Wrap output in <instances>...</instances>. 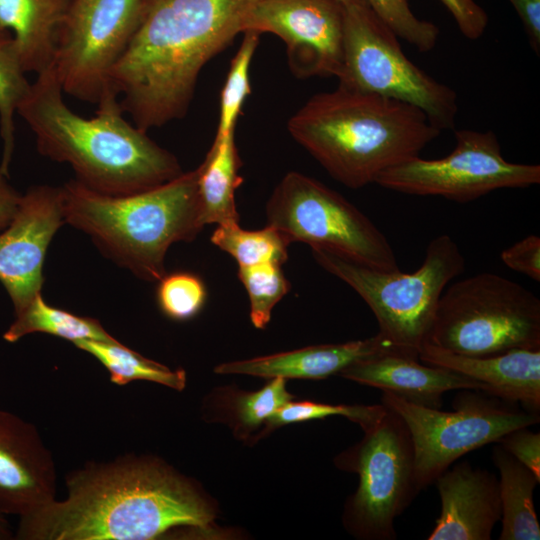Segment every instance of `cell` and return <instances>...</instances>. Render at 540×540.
Returning <instances> with one entry per match:
<instances>
[{"instance_id": "1", "label": "cell", "mask_w": 540, "mask_h": 540, "mask_svg": "<svg viewBox=\"0 0 540 540\" xmlns=\"http://www.w3.org/2000/svg\"><path fill=\"white\" fill-rule=\"evenodd\" d=\"M67 496L19 517L17 540H151L207 531L214 515L183 476L157 459L125 455L66 477Z\"/></svg>"}, {"instance_id": "2", "label": "cell", "mask_w": 540, "mask_h": 540, "mask_svg": "<svg viewBox=\"0 0 540 540\" xmlns=\"http://www.w3.org/2000/svg\"><path fill=\"white\" fill-rule=\"evenodd\" d=\"M261 0H142L110 83L147 133L185 116L203 66L227 47Z\"/></svg>"}, {"instance_id": "3", "label": "cell", "mask_w": 540, "mask_h": 540, "mask_svg": "<svg viewBox=\"0 0 540 540\" xmlns=\"http://www.w3.org/2000/svg\"><path fill=\"white\" fill-rule=\"evenodd\" d=\"M55 69L37 74L16 114L31 129L38 152L68 163L76 180L108 195H126L167 183L183 173L177 158L129 123L114 88L106 87L95 115L73 112Z\"/></svg>"}, {"instance_id": "4", "label": "cell", "mask_w": 540, "mask_h": 540, "mask_svg": "<svg viewBox=\"0 0 540 540\" xmlns=\"http://www.w3.org/2000/svg\"><path fill=\"white\" fill-rule=\"evenodd\" d=\"M293 139L341 184L359 189L419 156L441 130L410 104L339 85L312 96L288 121Z\"/></svg>"}, {"instance_id": "5", "label": "cell", "mask_w": 540, "mask_h": 540, "mask_svg": "<svg viewBox=\"0 0 540 540\" xmlns=\"http://www.w3.org/2000/svg\"><path fill=\"white\" fill-rule=\"evenodd\" d=\"M65 223L87 234L109 259L139 279L159 281L169 247L192 241L204 227L197 170L126 195L96 192L76 179L62 187Z\"/></svg>"}, {"instance_id": "6", "label": "cell", "mask_w": 540, "mask_h": 540, "mask_svg": "<svg viewBox=\"0 0 540 540\" xmlns=\"http://www.w3.org/2000/svg\"><path fill=\"white\" fill-rule=\"evenodd\" d=\"M315 261L348 284L375 315L379 334L398 352L419 358L448 283L463 273L465 259L448 234L430 241L413 273L385 271L339 252L311 247Z\"/></svg>"}, {"instance_id": "7", "label": "cell", "mask_w": 540, "mask_h": 540, "mask_svg": "<svg viewBox=\"0 0 540 540\" xmlns=\"http://www.w3.org/2000/svg\"><path fill=\"white\" fill-rule=\"evenodd\" d=\"M426 343L470 357L540 349V300L495 273L467 277L443 291Z\"/></svg>"}, {"instance_id": "8", "label": "cell", "mask_w": 540, "mask_h": 540, "mask_svg": "<svg viewBox=\"0 0 540 540\" xmlns=\"http://www.w3.org/2000/svg\"><path fill=\"white\" fill-rule=\"evenodd\" d=\"M397 38L367 4L344 6L339 85L410 104L439 130L454 129L456 92L412 63Z\"/></svg>"}, {"instance_id": "9", "label": "cell", "mask_w": 540, "mask_h": 540, "mask_svg": "<svg viewBox=\"0 0 540 540\" xmlns=\"http://www.w3.org/2000/svg\"><path fill=\"white\" fill-rule=\"evenodd\" d=\"M476 392L463 390L455 398V409L443 411L383 391L381 404L396 412L409 430L419 492L468 452L497 443L508 432L540 421L538 412Z\"/></svg>"}, {"instance_id": "10", "label": "cell", "mask_w": 540, "mask_h": 540, "mask_svg": "<svg viewBox=\"0 0 540 540\" xmlns=\"http://www.w3.org/2000/svg\"><path fill=\"white\" fill-rule=\"evenodd\" d=\"M267 225L292 243L330 249L371 267L398 271L386 236L357 207L320 181L287 173L266 204Z\"/></svg>"}, {"instance_id": "11", "label": "cell", "mask_w": 540, "mask_h": 540, "mask_svg": "<svg viewBox=\"0 0 540 540\" xmlns=\"http://www.w3.org/2000/svg\"><path fill=\"white\" fill-rule=\"evenodd\" d=\"M336 464L359 476L346 505L347 527L362 539H396L394 521L419 493L413 443L402 418L386 407L380 421L339 455Z\"/></svg>"}, {"instance_id": "12", "label": "cell", "mask_w": 540, "mask_h": 540, "mask_svg": "<svg viewBox=\"0 0 540 540\" xmlns=\"http://www.w3.org/2000/svg\"><path fill=\"white\" fill-rule=\"evenodd\" d=\"M455 147L441 158L420 156L390 167L376 178L383 188L420 196H442L460 203L502 188L540 183V166L508 162L492 131H454Z\"/></svg>"}, {"instance_id": "13", "label": "cell", "mask_w": 540, "mask_h": 540, "mask_svg": "<svg viewBox=\"0 0 540 540\" xmlns=\"http://www.w3.org/2000/svg\"><path fill=\"white\" fill-rule=\"evenodd\" d=\"M142 0H70L53 60L64 93L97 104L135 31Z\"/></svg>"}, {"instance_id": "14", "label": "cell", "mask_w": 540, "mask_h": 540, "mask_svg": "<svg viewBox=\"0 0 540 540\" xmlns=\"http://www.w3.org/2000/svg\"><path fill=\"white\" fill-rule=\"evenodd\" d=\"M343 23L344 6L337 0H261L246 17L243 33H272L282 39L296 77H338Z\"/></svg>"}, {"instance_id": "15", "label": "cell", "mask_w": 540, "mask_h": 540, "mask_svg": "<svg viewBox=\"0 0 540 540\" xmlns=\"http://www.w3.org/2000/svg\"><path fill=\"white\" fill-rule=\"evenodd\" d=\"M64 223L61 187L37 185L21 195L13 220L0 232V282L15 314L41 293L47 249Z\"/></svg>"}, {"instance_id": "16", "label": "cell", "mask_w": 540, "mask_h": 540, "mask_svg": "<svg viewBox=\"0 0 540 540\" xmlns=\"http://www.w3.org/2000/svg\"><path fill=\"white\" fill-rule=\"evenodd\" d=\"M56 468L37 427L0 410V513L21 517L56 499Z\"/></svg>"}, {"instance_id": "17", "label": "cell", "mask_w": 540, "mask_h": 540, "mask_svg": "<svg viewBox=\"0 0 540 540\" xmlns=\"http://www.w3.org/2000/svg\"><path fill=\"white\" fill-rule=\"evenodd\" d=\"M440 515L428 540H490L501 518L498 479L463 461L435 480Z\"/></svg>"}, {"instance_id": "18", "label": "cell", "mask_w": 540, "mask_h": 540, "mask_svg": "<svg viewBox=\"0 0 540 540\" xmlns=\"http://www.w3.org/2000/svg\"><path fill=\"white\" fill-rule=\"evenodd\" d=\"M339 375L433 408H441L442 396L451 390L485 392V387L474 379L397 351H384L359 360Z\"/></svg>"}, {"instance_id": "19", "label": "cell", "mask_w": 540, "mask_h": 540, "mask_svg": "<svg viewBox=\"0 0 540 540\" xmlns=\"http://www.w3.org/2000/svg\"><path fill=\"white\" fill-rule=\"evenodd\" d=\"M419 360L474 379L485 387V393L539 413L540 349H514L492 356L470 357L425 343Z\"/></svg>"}, {"instance_id": "20", "label": "cell", "mask_w": 540, "mask_h": 540, "mask_svg": "<svg viewBox=\"0 0 540 540\" xmlns=\"http://www.w3.org/2000/svg\"><path fill=\"white\" fill-rule=\"evenodd\" d=\"M384 351L397 350L378 333L364 340L314 345L247 360L226 362L216 366L214 372L263 378L319 380L334 374L339 375L351 364Z\"/></svg>"}, {"instance_id": "21", "label": "cell", "mask_w": 540, "mask_h": 540, "mask_svg": "<svg viewBox=\"0 0 540 540\" xmlns=\"http://www.w3.org/2000/svg\"><path fill=\"white\" fill-rule=\"evenodd\" d=\"M70 0H0V28L11 33L25 73L53 64L60 26Z\"/></svg>"}, {"instance_id": "22", "label": "cell", "mask_w": 540, "mask_h": 540, "mask_svg": "<svg viewBox=\"0 0 540 540\" xmlns=\"http://www.w3.org/2000/svg\"><path fill=\"white\" fill-rule=\"evenodd\" d=\"M234 133L215 137L197 170V195L201 220L206 224L239 223L235 191L242 183Z\"/></svg>"}, {"instance_id": "23", "label": "cell", "mask_w": 540, "mask_h": 540, "mask_svg": "<svg viewBox=\"0 0 540 540\" xmlns=\"http://www.w3.org/2000/svg\"><path fill=\"white\" fill-rule=\"evenodd\" d=\"M499 471L501 503L500 540H539L540 525L534 507L535 475L499 444L492 451Z\"/></svg>"}, {"instance_id": "24", "label": "cell", "mask_w": 540, "mask_h": 540, "mask_svg": "<svg viewBox=\"0 0 540 540\" xmlns=\"http://www.w3.org/2000/svg\"><path fill=\"white\" fill-rule=\"evenodd\" d=\"M16 315L15 320L3 333V339L15 343L32 333H45L71 341L81 340L115 341L94 318L73 314L49 305L38 293L33 300Z\"/></svg>"}, {"instance_id": "25", "label": "cell", "mask_w": 540, "mask_h": 540, "mask_svg": "<svg viewBox=\"0 0 540 540\" xmlns=\"http://www.w3.org/2000/svg\"><path fill=\"white\" fill-rule=\"evenodd\" d=\"M74 345L95 357L109 372L110 381L126 385L135 380H146L167 386L177 391L184 389L186 373L183 369L169 367L148 359L126 347L118 340H81Z\"/></svg>"}, {"instance_id": "26", "label": "cell", "mask_w": 540, "mask_h": 540, "mask_svg": "<svg viewBox=\"0 0 540 540\" xmlns=\"http://www.w3.org/2000/svg\"><path fill=\"white\" fill-rule=\"evenodd\" d=\"M211 242L230 254L241 266L262 263L282 265L288 259L291 242L277 229L266 225L260 230H245L239 223L218 225L211 235Z\"/></svg>"}, {"instance_id": "27", "label": "cell", "mask_w": 540, "mask_h": 540, "mask_svg": "<svg viewBox=\"0 0 540 540\" xmlns=\"http://www.w3.org/2000/svg\"><path fill=\"white\" fill-rule=\"evenodd\" d=\"M19 62L9 31L0 28V136L3 143L0 172L8 176L15 142L14 118L30 83Z\"/></svg>"}, {"instance_id": "28", "label": "cell", "mask_w": 540, "mask_h": 540, "mask_svg": "<svg viewBox=\"0 0 540 540\" xmlns=\"http://www.w3.org/2000/svg\"><path fill=\"white\" fill-rule=\"evenodd\" d=\"M241 45L233 57L220 97L217 138L235 132L237 118L242 105L250 94L249 70L259 43L260 34L253 31L243 33Z\"/></svg>"}, {"instance_id": "29", "label": "cell", "mask_w": 540, "mask_h": 540, "mask_svg": "<svg viewBox=\"0 0 540 540\" xmlns=\"http://www.w3.org/2000/svg\"><path fill=\"white\" fill-rule=\"evenodd\" d=\"M238 277L250 300V319L254 327L263 329L271 319L274 306L288 293L291 285L281 265L262 263L238 267Z\"/></svg>"}, {"instance_id": "30", "label": "cell", "mask_w": 540, "mask_h": 540, "mask_svg": "<svg viewBox=\"0 0 540 540\" xmlns=\"http://www.w3.org/2000/svg\"><path fill=\"white\" fill-rule=\"evenodd\" d=\"M386 412L383 404L346 405L326 404L313 401H289L266 422L268 428L329 416H342L358 424L366 431L377 424Z\"/></svg>"}, {"instance_id": "31", "label": "cell", "mask_w": 540, "mask_h": 540, "mask_svg": "<svg viewBox=\"0 0 540 540\" xmlns=\"http://www.w3.org/2000/svg\"><path fill=\"white\" fill-rule=\"evenodd\" d=\"M377 17L398 37L420 52L432 50L437 42L439 28L417 18L407 0H366Z\"/></svg>"}, {"instance_id": "32", "label": "cell", "mask_w": 540, "mask_h": 540, "mask_svg": "<svg viewBox=\"0 0 540 540\" xmlns=\"http://www.w3.org/2000/svg\"><path fill=\"white\" fill-rule=\"evenodd\" d=\"M158 282V306L167 317L177 321L188 320L203 307L207 292L198 276L179 271L165 274Z\"/></svg>"}, {"instance_id": "33", "label": "cell", "mask_w": 540, "mask_h": 540, "mask_svg": "<svg viewBox=\"0 0 540 540\" xmlns=\"http://www.w3.org/2000/svg\"><path fill=\"white\" fill-rule=\"evenodd\" d=\"M292 399L293 395L286 389V379L271 378L264 388L243 394L237 399V417L245 427H258L266 424L276 411Z\"/></svg>"}, {"instance_id": "34", "label": "cell", "mask_w": 540, "mask_h": 540, "mask_svg": "<svg viewBox=\"0 0 540 540\" xmlns=\"http://www.w3.org/2000/svg\"><path fill=\"white\" fill-rule=\"evenodd\" d=\"M499 444L506 452L527 467L540 481V433L529 427L514 429L503 437Z\"/></svg>"}, {"instance_id": "35", "label": "cell", "mask_w": 540, "mask_h": 540, "mask_svg": "<svg viewBox=\"0 0 540 540\" xmlns=\"http://www.w3.org/2000/svg\"><path fill=\"white\" fill-rule=\"evenodd\" d=\"M503 263L514 271L540 281V237L529 235L501 253Z\"/></svg>"}, {"instance_id": "36", "label": "cell", "mask_w": 540, "mask_h": 540, "mask_svg": "<svg viewBox=\"0 0 540 540\" xmlns=\"http://www.w3.org/2000/svg\"><path fill=\"white\" fill-rule=\"evenodd\" d=\"M452 14L461 33L470 40L478 39L488 24V15L474 0H440Z\"/></svg>"}, {"instance_id": "37", "label": "cell", "mask_w": 540, "mask_h": 540, "mask_svg": "<svg viewBox=\"0 0 540 540\" xmlns=\"http://www.w3.org/2000/svg\"><path fill=\"white\" fill-rule=\"evenodd\" d=\"M515 8L528 35L530 45L540 51V0H509Z\"/></svg>"}, {"instance_id": "38", "label": "cell", "mask_w": 540, "mask_h": 540, "mask_svg": "<svg viewBox=\"0 0 540 540\" xmlns=\"http://www.w3.org/2000/svg\"><path fill=\"white\" fill-rule=\"evenodd\" d=\"M21 195L9 184L7 176L0 172V232L13 220Z\"/></svg>"}, {"instance_id": "39", "label": "cell", "mask_w": 540, "mask_h": 540, "mask_svg": "<svg viewBox=\"0 0 540 540\" xmlns=\"http://www.w3.org/2000/svg\"><path fill=\"white\" fill-rule=\"evenodd\" d=\"M14 539V532L5 515L0 513V540Z\"/></svg>"}, {"instance_id": "40", "label": "cell", "mask_w": 540, "mask_h": 540, "mask_svg": "<svg viewBox=\"0 0 540 540\" xmlns=\"http://www.w3.org/2000/svg\"><path fill=\"white\" fill-rule=\"evenodd\" d=\"M337 1H339L343 6L367 4L366 0H337Z\"/></svg>"}]
</instances>
